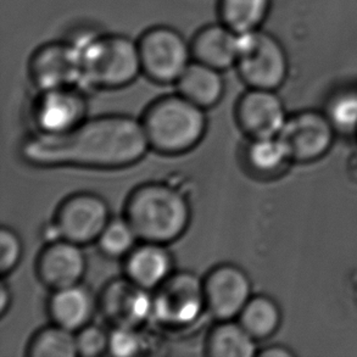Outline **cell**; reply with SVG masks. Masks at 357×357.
I'll return each mask as SVG.
<instances>
[{"instance_id": "obj_1", "label": "cell", "mask_w": 357, "mask_h": 357, "mask_svg": "<svg viewBox=\"0 0 357 357\" xmlns=\"http://www.w3.org/2000/svg\"><path fill=\"white\" fill-rule=\"evenodd\" d=\"M150 149L143 122L127 115L83 121L63 135L36 133L21 145V156L37 167L123 169Z\"/></svg>"}, {"instance_id": "obj_2", "label": "cell", "mask_w": 357, "mask_h": 357, "mask_svg": "<svg viewBox=\"0 0 357 357\" xmlns=\"http://www.w3.org/2000/svg\"><path fill=\"white\" fill-rule=\"evenodd\" d=\"M125 211L139 241L164 245L183 236L192 215L182 192L165 183L140 185L130 194Z\"/></svg>"}, {"instance_id": "obj_3", "label": "cell", "mask_w": 357, "mask_h": 357, "mask_svg": "<svg viewBox=\"0 0 357 357\" xmlns=\"http://www.w3.org/2000/svg\"><path fill=\"white\" fill-rule=\"evenodd\" d=\"M142 122L150 149L165 155L184 154L194 149L208 128L203 107L179 93L155 100L146 109Z\"/></svg>"}, {"instance_id": "obj_4", "label": "cell", "mask_w": 357, "mask_h": 357, "mask_svg": "<svg viewBox=\"0 0 357 357\" xmlns=\"http://www.w3.org/2000/svg\"><path fill=\"white\" fill-rule=\"evenodd\" d=\"M82 83L100 89L130 86L142 73L138 44L123 34H99L81 47Z\"/></svg>"}, {"instance_id": "obj_5", "label": "cell", "mask_w": 357, "mask_h": 357, "mask_svg": "<svg viewBox=\"0 0 357 357\" xmlns=\"http://www.w3.org/2000/svg\"><path fill=\"white\" fill-rule=\"evenodd\" d=\"M236 70L249 88L278 91L289 76V58L283 43L264 29L241 36Z\"/></svg>"}, {"instance_id": "obj_6", "label": "cell", "mask_w": 357, "mask_h": 357, "mask_svg": "<svg viewBox=\"0 0 357 357\" xmlns=\"http://www.w3.org/2000/svg\"><path fill=\"white\" fill-rule=\"evenodd\" d=\"M137 44L142 73L156 84H176L193 61L190 42L169 26L145 29Z\"/></svg>"}, {"instance_id": "obj_7", "label": "cell", "mask_w": 357, "mask_h": 357, "mask_svg": "<svg viewBox=\"0 0 357 357\" xmlns=\"http://www.w3.org/2000/svg\"><path fill=\"white\" fill-rule=\"evenodd\" d=\"M206 309L204 280L192 272L169 275L153 296V316L167 327H185Z\"/></svg>"}, {"instance_id": "obj_8", "label": "cell", "mask_w": 357, "mask_h": 357, "mask_svg": "<svg viewBox=\"0 0 357 357\" xmlns=\"http://www.w3.org/2000/svg\"><path fill=\"white\" fill-rule=\"evenodd\" d=\"M29 75L39 92L77 87L83 81L81 45L65 40L42 44L29 58Z\"/></svg>"}, {"instance_id": "obj_9", "label": "cell", "mask_w": 357, "mask_h": 357, "mask_svg": "<svg viewBox=\"0 0 357 357\" xmlns=\"http://www.w3.org/2000/svg\"><path fill=\"white\" fill-rule=\"evenodd\" d=\"M110 220V208L102 197L79 193L60 205L53 222L60 239L83 246L97 241Z\"/></svg>"}, {"instance_id": "obj_10", "label": "cell", "mask_w": 357, "mask_h": 357, "mask_svg": "<svg viewBox=\"0 0 357 357\" xmlns=\"http://www.w3.org/2000/svg\"><path fill=\"white\" fill-rule=\"evenodd\" d=\"M278 137L289 160L306 164L322 158L331 149L334 126L322 112L305 110L288 116Z\"/></svg>"}, {"instance_id": "obj_11", "label": "cell", "mask_w": 357, "mask_h": 357, "mask_svg": "<svg viewBox=\"0 0 357 357\" xmlns=\"http://www.w3.org/2000/svg\"><path fill=\"white\" fill-rule=\"evenodd\" d=\"M204 289L206 310L220 322L238 319L251 299L250 278L236 265L213 268L204 280Z\"/></svg>"}, {"instance_id": "obj_12", "label": "cell", "mask_w": 357, "mask_h": 357, "mask_svg": "<svg viewBox=\"0 0 357 357\" xmlns=\"http://www.w3.org/2000/svg\"><path fill=\"white\" fill-rule=\"evenodd\" d=\"M87 99L78 87L59 88L39 92L33 117L38 132L63 135L87 120Z\"/></svg>"}, {"instance_id": "obj_13", "label": "cell", "mask_w": 357, "mask_h": 357, "mask_svg": "<svg viewBox=\"0 0 357 357\" xmlns=\"http://www.w3.org/2000/svg\"><path fill=\"white\" fill-rule=\"evenodd\" d=\"M236 115L241 130L251 139L277 137L288 119L277 91L254 88L241 96Z\"/></svg>"}, {"instance_id": "obj_14", "label": "cell", "mask_w": 357, "mask_h": 357, "mask_svg": "<svg viewBox=\"0 0 357 357\" xmlns=\"http://www.w3.org/2000/svg\"><path fill=\"white\" fill-rule=\"evenodd\" d=\"M86 270L82 246L65 239L48 243L37 261L39 280L53 291L79 284Z\"/></svg>"}, {"instance_id": "obj_15", "label": "cell", "mask_w": 357, "mask_h": 357, "mask_svg": "<svg viewBox=\"0 0 357 357\" xmlns=\"http://www.w3.org/2000/svg\"><path fill=\"white\" fill-rule=\"evenodd\" d=\"M100 307L114 327L137 328L153 314V296L126 277L107 287Z\"/></svg>"}, {"instance_id": "obj_16", "label": "cell", "mask_w": 357, "mask_h": 357, "mask_svg": "<svg viewBox=\"0 0 357 357\" xmlns=\"http://www.w3.org/2000/svg\"><path fill=\"white\" fill-rule=\"evenodd\" d=\"M241 36L225 24H206L194 34L190 48L194 61L226 71L234 68L241 52Z\"/></svg>"}, {"instance_id": "obj_17", "label": "cell", "mask_w": 357, "mask_h": 357, "mask_svg": "<svg viewBox=\"0 0 357 357\" xmlns=\"http://www.w3.org/2000/svg\"><path fill=\"white\" fill-rule=\"evenodd\" d=\"M172 270L174 260L164 244L143 241L125 257L126 277L148 291L158 289Z\"/></svg>"}, {"instance_id": "obj_18", "label": "cell", "mask_w": 357, "mask_h": 357, "mask_svg": "<svg viewBox=\"0 0 357 357\" xmlns=\"http://www.w3.org/2000/svg\"><path fill=\"white\" fill-rule=\"evenodd\" d=\"M97 303L91 290L79 284L55 290L49 299V314L55 324L77 333L91 324Z\"/></svg>"}, {"instance_id": "obj_19", "label": "cell", "mask_w": 357, "mask_h": 357, "mask_svg": "<svg viewBox=\"0 0 357 357\" xmlns=\"http://www.w3.org/2000/svg\"><path fill=\"white\" fill-rule=\"evenodd\" d=\"M177 93L204 110L215 107L225 94L222 71L192 61L177 83Z\"/></svg>"}, {"instance_id": "obj_20", "label": "cell", "mask_w": 357, "mask_h": 357, "mask_svg": "<svg viewBox=\"0 0 357 357\" xmlns=\"http://www.w3.org/2000/svg\"><path fill=\"white\" fill-rule=\"evenodd\" d=\"M272 0H218V21L239 36L262 29Z\"/></svg>"}, {"instance_id": "obj_21", "label": "cell", "mask_w": 357, "mask_h": 357, "mask_svg": "<svg viewBox=\"0 0 357 357\" xmlns=\"http://www.w3.org/2000/svg\"><path fill=\"white\" fill-rule=\"evenodd\" d=\"M255 339L246 332L239 322L222 321L210 333L208 354L213 357L257 356Z\"/></svg>"}, {"instance_id": "obj_22", "label": "cell", "mask_w": 357, "mask_h": 357, "mask_svg": "<svg viewBox=\"0 0 357 357\" xmlns=\"http://www.w3.org/2000/svg\"><path fill=\"white\" fill-rule=\"evenodd\" d=\"M282 312L275 300L266 295L251 296L238 322L256 342L270 338L280 328Z\"/></svg>"}, {"instance_id": "obj_23", "label": "cell", "mask_w": 357, "mask_h": 357, "mask_svg": "<svg viewBox=\"0 0 357 357\" xmlns=\"http://www.w3.org/2000/svg\"><path fill=\"white\" fill-rule=\"evenodd\" d=\"M29 355L32 357L78 356L76 333L54 324L34 335L29 343Z\"/></svg>"}, {"instance_id": "obj_24", "label": "cell", "mask_w": 357, "mask_h": 357, "mask_svg": "<svg viewBox=\"0 0 357 357\" xmlns=\"http://www.w3.org/2000/svg\"><path fill=\"white\" fill-rule=\"evenodd\" d=\"M138 241L139 238L127 218H112L98 238L97 244L107 257L121 259L135 249Z\"/></svg>"}, {"instance_id": "obj_25", "label": "cell", "mask_w": 357, "mask_h": 357, "mask_svg": "<svg viewBox=\"0 0 357 357\" xmlns=\"http://www.w3.org/2000/svg\"><path fill=\"white\" fill-rule=\"evenodd\" d=\"M289 160L280 137L251 139L246 149V161L251 169L261 174H271L284 165Z\"/></svg>"}, {"instance_id": "obj_26", "label": "cell", "mask_w": 357, "mask_h": 357, "mask_svg": "<svg viewBox=\"0 0 357 357\" xmlns=\"http://www.w3.org/2000/svg\"><path fill=\"white\" fill-rule=\"evenodd\" d=\"M109 334L99 326L87 324L76 333L78 356L97 357L109 351Z\"/></svg>"}, {"instance_id": "obj_27", "label": "cell", "mask_w": 357, "mask_h": 357, "mask_svg": "<svg viewBox=\"0 0 357 357\" xmlns=\"http://www.w3.org/2000/svg\"><path fill=\"white\" fill-rule=\"evenodd\" d=\"M327 116L334 128L353 130L357 126V93H343L334 98Z\"/></svg>"}, {"instance_id": "obj_28", "label": "cell", "mask_w": 357, "mask_h": 357, "mask_svg": "<svg viewBox=\"0 0 357 357\" xmlns=\"http://www.w3.org/2000/svg\"><path fill=\"white\" fill-rule=\"evenodd\" d=\"M0 273L3 277L16 268L22 257V241L11 228L0 229Z\"/></svg>"}, {"instance_id": "obj_29", "label": "cell", "mask_w": 357, "mask_h": 357, "mask_svg": "<svg viewBox=\"0 0 357 357\" xmlns=\"http://www.w3.org/2000/svg\"><path fill=\"white\" fill-rule=\"evenodd\" d=\"M140 350L142 339L135 328L114 327L109 334V353L114 356H135Z\"/></svg>"}, {"instance_id": "obj_30", "label": "cell", "mask_w": 357, "mask_h": 357, "mask_svg": "<svg viewBox=\"0 0 357 357\" xmlns=\"http://www.w3.org/2000/svg\"><path fill=\"white\" fill-rule=\"evenodd\" d=\"M257 356L261 357H294L295 354L285 347L282 345H273L268 348L261 350L260 353H257Z\"/></svg>"}, {"instance_id": "obj_31", "label": "cell", "mask_w": 357, "mask_h": 357, "mask_svg": "<svg viewBox=\"0 0 357 357\" xmlns=\"http://www.w3.org/2000/svg\"><path fill=\"white\" fill-rule=\"evenodd\" d=\"M10 305H11V294L8 285L3 282L0 287V316L1 317H4L6 311L9 310Z\"/></svg>"}]
</instances>
